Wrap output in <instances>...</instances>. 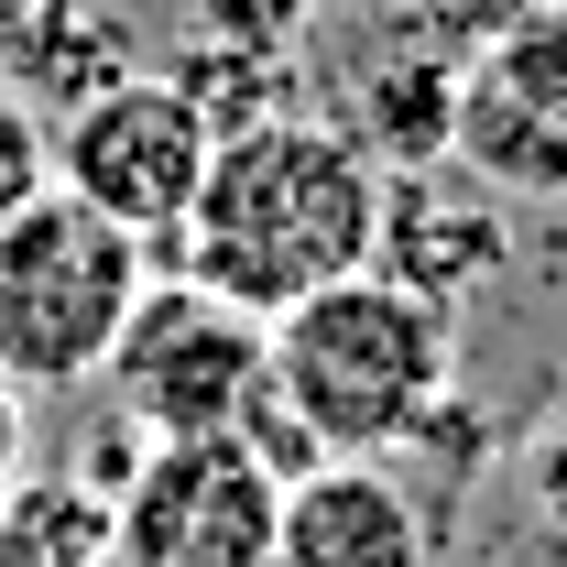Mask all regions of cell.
<instances>
[{
  "label": "cell",
  "instance_id": "3",
  "mask_svg": "<svg viewBox=\"0 0 567 567\" xmlns=\"http://www.w3.org/2000/svg\"><path fill=\"white\" fill-rule=\"evenodd\" d=\"M153 284V251L66 186H33L0 208V382L11 393H76L121 339L132 295Z\"/></svg>",
  "mask_w": 567,
  "mask_h": 567
},
{
  "label": "cell",
  "instance_id": "4",
  "mask_svg": "<svg viewBox=\"0 0 567 567\" xmlns=\"http://www.w3.org/2000/svg\"><path fill=\"white\" fill-rule=\"evenodd\" d=\"M99 382L132 436H240L251 404L274 393V317H251L186 274H153L99 360Z\"/></svg>",
  "mask_w": 567,
  "mask_h": 567
},
{
  "label": "cell",
  "instance_id": "13",
  "mask_svg": "<svg viewBox=\"0 0 567 567\" xmlns=\"http://www.w3.org/2000/svg\"><path fill=\"white\" fill-rule=\"evenodd\" d=\"M11 470H22V393L0 382V492H11Z\"/></svg>",
  "mask_w": 567,
  "mask_h": 567
},
{
  "label": "cell",
  "instance_id": "5",
  "mask_svg": "<svg viewBox=\"0 0 567 567\" xmlns=\"http://www.w3.org/2000/svg\"><path fill=\"white\" fill-rule=\"evenodd\" d=\"M218 153V121L197 110L186 76H110L99 99H76L66 121H44V186H66L76 208L132 229L142 251L175 240V218L197 208V175Z\"/></svg>",
  "mask_w": 567,
  "mask_h": 567
},
{
  "label": "cell",
  "instance_id": "10",
  "mask_svg": "<svg viewBox=\"0 0 567 567\" xmlns=\"http://www.w3.org/2000/svg\"><path fill=\"white\" fill-rule=\"evenodd\" d=\"M339 132L382 164V175H415V164H447V132H458V66L447 55H393V66H371V87L350 99V121Z\"/></svg>",
  "mask_w": 567,
  "mask_h": 567
},
{
  "label": "cell",
  "instance_id": "14",
  "mask_svg": "<svg viewBox=\"0 0 567 567\" xmlns=\"http://www.w3.org/2000/svg\"><path fill=\"white\" fill-rule=\"evenodd\" d=\"M33 11H44V0H0V55L22 44V22H33Z\"/></svg>",
  "mask_w": 567,
  "mask_h": 567
},
{
  "label": "cell",
  "instance_id": "12",
  "mask_svg": "<svg viewBox=\"0 0 567 567\" xmlns=\"http://www.w3.org/2000/svg\"><path fill=\"white\" fill-rule=\"evenodd\" d=\"M33 186H44V121L0 87V208H11V197H33Z\"/></svg>",
  "mask_w": 567,
  "mask_h": 567
},
{
  "label": "cell",
  "instance_id": "2",
  "mask_svg": "<svg viewBox=\"0 0 567 567\" xmlns=\"http://www.w3.org/2000/svg\"><path fill=\"white\" fill-rule=\"evenodd\" d=\"M458 382V328L447 306L371 274H339L328 295L274 317V415L317 458H393L447 415Z\"/></svg>",
  "mask_w": 567,
  "mask_h": 567
},
{
  "label": "cell",
  "instance_id": "6",
  "mask_svg": "<svg viewBox=\"0 0 567 567\" xmlns=\"http://www.w3.org/2000/svg\"><path fill=\"white\" fill-rule=\"evenodd\" d=\"M274 502L251 436H142L110 481V567H274Z\"/></svg>",
  "mask_w": 567,
  "mask_h": 567
},
{
  "label": "cell",
  "instance_id": "11",
  "mask_svg": "<svg viewBox=\"0 0 567 567\" xmlns=\"http://www.w3.org/2000/svg\"><path fill=\"white\" fill-rule=\"evenodd\" d=\"M0 567H110L99 492H0Z\"/></svg>",
  "mask_w": 567,
  "mask_h": 567
},
{
  "label": "cell",
  "instance_id": "8",
  "mask_svg": "<svg viewBox=\"0 0 567 567\" xmlns=\"http://www.w3.org/2000/svg\"><path fill=\"white\" fill-rule=\"evenodd\" d=\"M274 567H436V524L393 458H317L274 502Z\"/></svg>",
  "mask_w": 567,
  "mask_h": 567
},
{
  "label": "cell",
  "instance_id": "7",
  "mask_svg": "<svg viewBox=\"0 0 567 567\" xmlns=\"http://www.w3.org/2000/svg\"><path fill=\"white\" fill-rule=\"evenodd\" d=\"M447 164L481 197H567V0H524L458 66Z\"/></svg>",
  "mask_w": 567,
  "mask_h": 567
},
{
  "label": "cell",
  "instance_id": "9",
  "mask_svg": "<svg viewBox=\"0 0 567 567\" xmlns=\"http://www.w3.org/2000/svg\"><path fill=\"white\" fill-rule=\"evenodd\" d=\"M110 76H132V44H121V22H110L99 0H44V11L22 22V44L0 55V87H11L22 110H55V121H66L76 99H99Z\"/></svg>",
  "mask_w": 567,
  "mask_h": 567
},
{
  "label": "cell",
  "instance_id": "1",
  "mask_svg": "<svg viewBox=\"0 0 567 567\" xmlns=\"http://www.w3.org/2000/svg\"><path fill=\"white\" fill-rule=\"evenodd\" d=\"M371 251H382V164L306 110L229 121L197 175V208L175 218V274L251 317H284L339 274H371Z\"/></svg>",
  "mask_w": 567,
  "mask_h": 567
}]
</instances>
